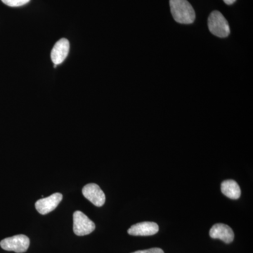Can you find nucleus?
I'll return each instance as SVG.
<instances>
[{"label":"nucleus","mask_w":253,"mask_h":253,"mask_svg":"<svg viewBox=\"0 0 253 253\" xmlns=\"http://www.w3.org/2000/svg\"><path fill=\"white\" fill-rule=\"evenodd\" d=\"M169 6L176 22L181 24H191L194 22L196 14L187 0H169Z\"/></svg>","instance_id":"1"},{"label":"nucleus","mask_w":253,"mask_h":253,"mask_svg":"<svg viewBox=\"0 0 253 253\" xmlns=\"http://www.w3.org/2000/svg\"><path fill=\"white\" fill-rule=\"evenodd\" d=\"M208 28L214 36L218 38H226L230 33L229 23L219 11H214L208 18Z\"/></svg>","instance_id":"2"},{"label":"nucleus","mask_w":253,"mask_h":253,"mask_svg":"<svg viewBox=\"0 0 253 253\" xmlns=\"http://www.w3.org/2000/svg\"><path fill=\"white\" fill-rule=\"evenodd\" d=\"M0 246L4 251L23 253L29 248L30 239L27 236L19 234L3 239L0 242Z\"/></svg>","instance_id":"3"},{"label":"nucleus","mask_w":253,"mask_h":253,"mask_svg":"<svg viewBox=\"0 0 253 253\" xmlns=\"http://www.w3.org/2000/svg\"><path fill=\"white\" fill-rule=\"evenodd\" d=\"M96 226L86 214L81 211L73 213V231L79 236H86L94 231Z\"/></svg>","instance_id":"4"},{"label":"nucleus","mask_w":253,"mask_h":253,"mask_svg":"<svg viewBox=\"0 0 253 253\" xmlns=\"http://www.w3.org/2000/svg\"><path fill=\"white\" fill-rule=\"evenodd\" d=\"M83 194L85 199L97 207L104 206L106 201V196L104 191L101 190L99 186L93 183L86 184L83 187Z\"/></svg>","instance_id":"5"},{"label":"nucleus","mask_w":253,"mask_h":253,"mask_svg":"<svg viewBox=\"0 0 253 253\" xmlns=\"http://www.w3.org/2000/svg\"><path fill=\"white\" fill-rule=\"evenodd\" d=\"M63 195L61 193H55L49 197L38 200L36 203V208L41 214H46L52 212L62 201Z\"/></svg>","instance_id":"6"},{"label":"nucleus","mask_w":253,"mask_h":253,"mask_svg":"<svg viewBox=\"0 0 253 253\" xmlns=\"http://www.w3.org/2000/svg\"><path fill=\"white\" fill-rule=\"evenodd\" d=\"M159 231V226L152 221H144L132 225L127 233L131 236H149L155 235Z\"/></svg>","instance_id":"7"},{"label":"nucleus","mask_w":253,"mask_h":253,"mask_svg":"<svg viewBox=\"0 0 253 253\" xmlns=\"http://www.w3.org/2000/svg\"><path fill=\"white\" fill-rule=\"evenodd\" d=\"M210 236L212 239H220L225 244H231L234 239L232 229L226 224H216L210 230Z\"/></svg>","instance_id":"8"},{"label":"nucleus","mask_w":253,"mask_h":253,"mask_svg":"<svg viewBox=\"0 0 253 253\" xmlns=\"http://www.w3.org/2000/svg\"><path fill=\"white\" fill-rule=\"evenodd\" d=\"M70 43L66 38H62L55 44L51 50V59L55 65L62 63L69 53Z\"/></svg>","instance_id":"9"},{"label":"nucleus","mask_w":253,"mask_h":253,"mask_svg":"<svg viewBox=\"0 0 253 253\" xmlns=\"http://www.w3.org/2000/svg\"><path fill=\"white\" fill-rule=\"evenodd\" d=\"M221 193L226 197L233 200L239 199L241 196V188L236 181L225 180L221 184Z\"/></svg>","instance_id":"10"},{"label":"nucleus","mask_w":253,"mask_h":253,"mask_svg":"<svg viewBox=\"0 0 253 253\" xmlns=\"http://www.w3.org/2000/svg\"><path fill=\"white\" fill-rule=\"evenodd\" d=\"M31 0H1L4 4L11 7H17L28 4Z\"/></svg>","instance_id":"11"},{"label":"nucleus","mask_w":253,"mask_h":253,"mask_svg":"<svg viewBox=\"0 0 253 253\" xmlns=\"http://www.w3.org/2000/svg\"><path fill=\"white\" fill-rule=\"evenodd\" d=\"M131 253H165L162 249L158 248H153V249L144 250V251H138Z\"/></svg>","instance_id":"12"},{"label":"nucleus","mask_w":253,"mask_h":253,"mask_svg":"<svg viewBox=\"0 0 253 253\" xmlns=\"http://www.w3.org/2000/svg\"><path fill=\"white\" fill-rule=\"evenodd\" d=\"M224 1L225 4L228 5H231L234 4V2L236 1V0H223Z\"/></svg>","instance_id":"13"}]
</instances>
